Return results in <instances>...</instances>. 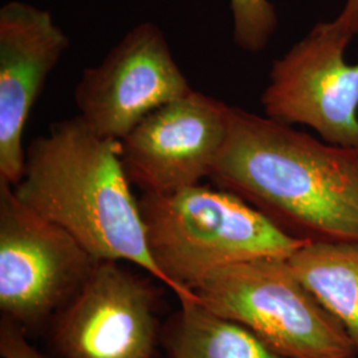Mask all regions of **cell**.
<instances>
[{"label":"cell","mask_w":358,"mask_h":358,"mask_svg":"<svg viewBox=\"0 0 358 358\" xmlns=\"http://www.w3.org/2000/svg\"><path fill=\"white\" fill-rule=\"evenodd\" d=\"M55 340L66 358H152L157 341L154 294L115 260H97L60 309Z\"/></svg>","instance_id":"9"},{"label":"cell","mask_w":358,"mask_h":358,"mask_svg":"<svg viewBox=\"0 0 358 358\" xmlns=\"http://www.w3.org/2000/svg\"><path fill=\"white\" fill-rule=\"evenodd\" d=\"M192 90L164 32L142 23L100 64L84 69L75 103L78 115L97 134L121 141L143 117Z\"/></svg>","instance_id":"7"},{"label":"cell","mask_w":358,"mask_h":358,"mask_svg":"<svg viewBox=\"0 0 358 358\" xmlns=\"http://www.w3.org/2000/svg\"><path fill=\"white\" fill-rule=\"evenodd\" d=\"M69 47L50 11L10 1L0 10V180L16 185L24 169L23 133L52 71Z\"/></svg>","instance_id":"10"},{"label":"cell","mask_w":358,"mask_h":358,"mask_svg":"<svg viewBox=\"0 0 358 358\" xmlns=\"http://www.w3.org/2000/svg\"><path fill=\"white\" fill-rule=\"evenodd\" d=\"M138 205L150 255L179 301L198 300L194 289L217 269L262 257L288 259L306 244L223 189L195 185L143 192Z\"/></svg>","instance_id":"3"},{"label":"cell","mask_w":358,"mask_h":358,"mask_svg":"<svg viewBox=\"0 0 358 358\" xmlns=\"http://www.w3.org/2000/svg\"><path fill=\"white\" fill-rule=\"evenodd\" d=\"M97 259L63 227L20 202L0 180V309L35 325L63 309Z\"/></svg>","instance_id":"5"},{"label":"cell","mask_w":358,"mask_h":358,"mask_svg":"<svg viewBox=\"0 0 358 358\" xmlns=\"http://www.w3.org/2000/svg\"><path fill=\"white\" fill-rule=\"evenodd\" d=\"M306 243H358V148L232 106L208 176Z\"/></svg>","instance_id":"1"},{"label":"cell","mask_w":358,"mask_h":358,"mask_svg":"<svg viewBox=\"0 0 358 358\" xmlns=\"http://www.w3.org/2000/svg\"><path fill=\"white\" fill-rule=\"evenodd\" d=\"M121 141L80 117L52 124L26 148L16 198L68 231L97 260L130 262L169 287L150 255Z\"/></svg>","instance_id":"2"},{"label":"cell","mask_w":358,"mask_h":358,"mask_svg":"<svg viewBox=\"0 0 358 358\" xmlns=\"http://www.w3.org/2000/svg\"><path fill=\"white\" fill-rule=\"evenodd\" d=\"M0 356L1 358H47L31 345L13 321L6 319L0 328Z\"/></svg>","instance_id":"14"},{"label":"cell","mask_w":358,"mask_h":358,"mask_svg":"<svg viewBox=\"0 0 358 358\" xmlns=\"http://www.w3.org/2000/svg\"><path fill=\"white\" fill-rule=\"evenodd\" d=\"M231 110L230 105L192 90L143 117L121 140L129 180L154 194L199 185L227 140Z\"/></svg>","instance_id":"8"},{"label":"cell","mask_w":358,"mask_h":358,"mask_svg":"<svg viewBox=\"0 0 358 358\" xmlns=\"http://www.w3.org/2000/svg\"><path fill=\"white\" fill-rule=\"evenodd\" d=\"M234 16V41L247 52L263 51L278 27V16L269 0H230Z\"/></svg>","instance_id":"13"},{"label":"cell","mask_w":358,"mask_h":358,"mask_svg":"<svg viewBox=\"0 0 358 358\" xmlns=\"http://www.w3.org/2000/svg\"><path fill=\"white\" fill-rule=\"evenodd\" d=\"M194 294L208 310L243 325L285 358H357L343 325L288 259L262 257L217 269Z\"/></svg>","instance_id":"4"},{"label":"cell","mask_w":358,"mask_h":358,"mask_svg":"<svg viewBox=\"0 0 358 358\" xmlns=\"http://www.w3.org/2000/svg\"><path fill=\"white\" fill-rule=\"evenodd\" d=\"M352 35H358V0H346L344 10L336 17Z\"/></svg>","instance_id":"15"},{"label":"cell","mask_w":358,"mask_h":358,"mask_svg":"<svg viewBox=\"0 0 358 358\" xmlns=\"http://www.w3.org/2000/svg\"><path fill=\"white\" fill-rule=\"evenodd\" d=\"M288 262L343 325L358 355V243H306Z\"/></svg>","instance_id":"11"},{"label":"cell","mask_w":358,"mask_h":358,"mask_svg":"<svg viewBox=\"0 0 358 358\" xmlns=\"http://www.w3.org/2000/svg\"><path fill=\"white\" fill-rule=\"evenodd\" d=\"M170 358H285L235 321L223 319L198 300H182L169 337Z\"/></svg>","instance_id":"12"},{"label":"cell","mask_w":358,"mask_h":358,"mask_svg":"<svg viewBox=\"0 0 358 358\" xmlns=\"http://www.w3.org/2000/svg\"><path fill=\"white\" fill-rule=\"evenodd\" d=\"M353 38L337 19L324 22L276 59L260 97L264 115L309 127L328 143L358 148V62L345 60Z\"/></svg>","instance_id":"6"}]
</instances>
